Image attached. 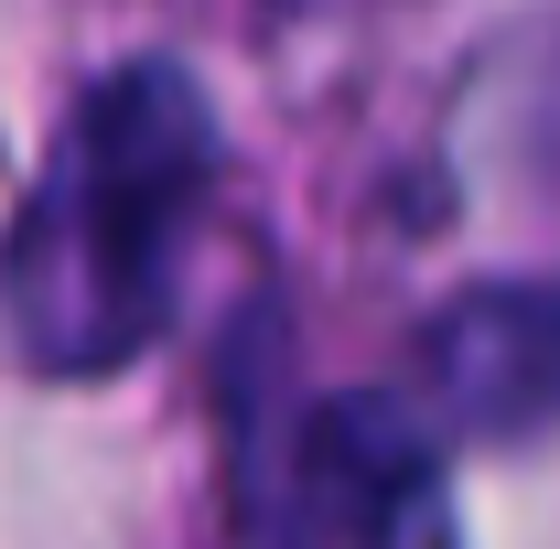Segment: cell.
Here are the masks:
<instances>
[{
    "mask_svg": "<svg viewBox=\"0 0 560 549\" xmlns=\"http://www.w3.org/2000/svg\"><path fill=\"white\" fill-rule=\"evenodd\" d=\"M215 195V108L173 55L97 75L66 108L0 237V344L33 377H108L173 324L184 237Z\"/></svg>",
    "mask_w": 560,
    "mask_h": 549,
    "instance_id": "6da1fadb",
    "label": "cell"
},
{
    "mask_svg": "<svg viewBox=\"0 0 560 549\" xmlns=\"http://www.w3.org/2000/svg\"><path fill=\"white\" fill-rule=\"evenodd\" d=\"M280 549H453L431 431L388 399H324L280 475Z\"/></svg>",
    "mask_w": 560,
    "mask_h": 549,
    "instance_id": "7a4b0ae2",
    "label": "cell"
},
{
    "mask_svg": "<svg viewBox=\"0 0 560 549\" xmlns=\"http://www.w3.org/2000/svg\"><path fill=\"white\" fill-rule=\"evenodd\" d=\"M420 388L453 431L517 442L560 420V280H475L420 324Z\"/></svg>",
    "mask_w": 560,
    "mask_h": 549,
    "instance_id": "3957f363",
    "label": "cell"
}]
</instances>
